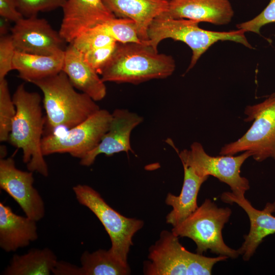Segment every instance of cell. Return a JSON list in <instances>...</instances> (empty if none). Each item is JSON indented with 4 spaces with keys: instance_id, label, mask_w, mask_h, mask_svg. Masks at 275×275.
Listing matches in <instances>:
<instances>
[{
    "instance_id": "ba28073f",
    "label": "cell",
    "mask_w": 275,
    "mask_h": 275,
    "mask_svg": "<svg viewBox=\"0 0 275 275\" xmlns=\"http://www.w3.org/2000/svg\"><path fill=\"white\" fill-rule=\"evenodd\" d=\"M73 191L79 203L89 209L103 226L111 241L110 252L120 261L128 264L132 238L142 228L144 222L121 214L89 185H76L73 187Z\"/></svg>"
},
{
    "instance_id": "277c9868",
    "label": "cell",
    "mask_w": 275,
    "mask_h": 275,
    "mask_svg": "<svg viewBox=\"0 0 275 275\" xmlns=\"http://www.w3.org/2000/svg\"><path fill=\"white\" fill-rule=\"evenodd\" d=\"M199 22L184 18H173L163 14L153 19L148 29V44L158 51L159 43L172 39L185 43L192 51L190 62L187 71L213 44L219 41H231L252 48L242 29L229 32H216L204 30Z\"/></svg>"
},
{
    "instance_id": "30bf717a",
    "label": "cell",
    "mask_w": 275,
    "mask_h": 275,
    "mask_svg": "<svg viewBox=\"0 0 275 275\" xmlns=\"http://www.w3.org/2000/svg\"><path fill=\"white\" fill-rule=\"evenodd\" d=\"M182 163L191 167L200 176H212L228 185L235 195H244L250 189L249 180L240 175V168L252 153L244 151L240 155L212 156L207 154L203 146L195 142L190 150L178 152Z\"/></svg>"
},
{
    "instance_id": "4dcf8cb0",
    "label": "cell",
    "mask_w": 275,
    "mask_h": 275,
    "mask_svg": "<svg viewBox=\"0 0 275 275\" xmlns=\"http://www.w3.org/2000/svg\"><path fill=\"white\" fill-rule=\"evenodd\" d=\"M0 15L14 22L24 17L18 11L15 0H0Z\"/></svg>"
},
{
    "instance_id": "5bb4252c",
    "label": "cell",
    "mask_w": 275,
    "mask_h": 275,
    "mask_svg": "<svg viewBox=\"0 0 275 275\" xmlns=\"http://www.w3.org/2000/svg\"><path fill=\"white\" fill-rule=\"evenodd\" d=\"M222 201L233 204L236 203L247 214L250 222L249 233L243 236L244 241L238 251L244 261H249L255 253L263 239L275 233V201L266 204L262 210L254 208L244 195H235L232 192H224Z\"/></svg>"
},
{
    "instance_id": "9c48e42d",
    "label": "cell",
    "mask_w": 275,
    "mask_h": 275,
    "mask_svg": "<svg viewBox=\"0 0 275 275\" xmlns=\"http://www.w3.org/2000/svg\"><path fill=\"white\" fill-rule=\"evenodd\" d=\"M112 119V113L100 108L85 121L63 133L46 135L42 141L44 156L67 153L82 159L99 144Z\"/></svg>"
},
{
    "instance_id": "ffe728a7",
    "label": "cell",
    "mask_w": 275,
    "mask_h": 275,
    "mask_svg": "<svg viewBox=\"0 0 275 275\" xmlns=\"http://www.w3.org/2000/svg\"><path fill=\"white\" fill-rule=\"evenodd\" d=\"M184 169V179L180 194L174 195L169 193L165 200L166 204L171 206L172 210L166 216V222L173 227L176 226L198 207L197 197L202 184L209 177L197 175L193 169L182 163Z\"/></svg>"
},
{
    "instance_id": "4316f807",
    "label": "cell",
    "mask_w": 275,
    "mask_h": 275,
    "mask_svg": "<svg viewBox=\"0 0 275 275\" xmlns=\"http://www.w3.org/2000/svg\"><path fill=\"white\" fill-rule=\"evenodd\" d=\"M67 0H15L17 8L23 17L37 16L40 12L62 8Z\"/></svg>"
},
{
    "instance_id": "f1b7e54d",
    "label": "cell",
    "mask_w": 275,
    "mask_h": 275,
    "mask_svg": "<svg viewBox=\"0 0 275 275\" xmlns=\"http://www.w3.org/2000/svg\"><path fill=\"white\" fill-rule=\"evenodd\" d=\"M117 44L116 42L82 54L87 62L100 74L114 53Z\"/></svg>"
},
{
    "instance_id": "83f0119b",
    "label": "cell",
    "mask_w": 275,
    "mask_h": 275,
    "mask_svg": "<svg viewBox=\"0 0 275 275\" xmlns=\"http://www.w3.org/2000/svg\"><path fill=\"white\" fill-rule=\"evenodd\" d=\"M275 22V0H270L265 8L254 18L237 25L238 29L246 32L260 34V29L264 25Z\"/></svg>"
},
{
    "instance_id": "603a6c76",
    "label": "cell",
    "mask_w": 275,
    "mask_h": 275,
    "mask_svg": "<svg viewBox=\"0 0 275 275\" xmlns=\"http://www.w3.org/2000/svg\"><path fill=\"white\" fill-rule=\"evenodd\" d=\"M81 275H127L130 273L128 264L117 259L109 250L84 252L80 257Z\"/></svg>"
},
{
    "instance_id": "7a4b0ae2",
    "label": "cell",
    "mask_w": 275,
    "mask_h": 275,
    "mask_svg": "<svg viewBox=\"0 0 275 275\" xmlns=\"http://www.w3.org/2000/svg\"><path fill=\"white\" fill-rule=\"evenodd\" d=\"M175 62L170 55L158 53L146 43H118L116 49L100 75L104 82L138 85L171 76Z\"/></svg>"
},
{
    "instance_id": "e0dca14e",
    "label": "cell",
    "mask_w": 275,
    "mask_h": 275,
    "mask_svg": "<svg viewBox=\"0 0 275 275\" xmlns=\"http://www.w3.org/2000/svg\"><path fill=\"white\" fill-rule=\"evenodd\" d=\"M73 86L94 101L102 100L106 88L98 73L85 60L82 54L71 44L64 50L62 68Z\"/></svg>"
},
{
    "instance_id": "f546056e",
    "label": "cell",
    "mask_w": 275,
    "mask_h": 275,
    "mask_svg": "<svg viewBox=\"0 0 275 275\" xmlns=\"http://www.w3.org/2000/svg\"><path fill=\"white\" fill-rule=\"evenodd\" d=\"M16 48L11 35L1 36L0 38V80L5 78L13 69V62Z\"/></svg>"
},
{
    "instance_id": "484cf974",
    "label": "cell",
    "mask_w": 275,
    "mask_h": 275,
    "mask_svg": "<svg viewBox=\"0 0 275 275\" xmlns=\"http://www.w3.org/2000/svg\"><path fill=\"white\" fill-rule=\"evenodd\" d=\"M116 42L110 36L92 28L77 37L70 44L84 54Z\"/></svg>"
},
{
    "instance_id": "836d02e7",
    "label": "cell",
    "mask_w": 275,
    "mask_h": 275,
    "mask_svg": "<svg viewBox=\"0 0 275 275\" xmlns=\"http://www.w3.org/2000/svg\"><path fill=\"white\" fill-rule=\"evenodd\" d=\"M7 154V147L4 145H1L0 146V159H3L6 158Z\"/></svg>"
},
{
    "instance_id": "d6986e66",
    "label": "cell",
    "mask_w": 275,
    "mask_h": 275,
    "mask_svg": "<svg viewBox=\"0 0 275 275\" xmlns=\"http://www.w3.org/2000/svg\"><path fill=\"white\" fill-rule=\"evenodd\" d=\"M36 221L14 213L0 203V246L6 252L28 246L38 238Z\"/></svg>"
},
{
    "instance_id": "cb8c5ba5",
    "label": "cell",
    "mask_w": 275,
    "mask_h": 275,
    "mask_svg": "<svg viewBox=\"0 0 275 275\" xmlns=\"http://www.w3.org/2000/svg\"><path fill=\"white\" fill-rule=\"evenodd\" d=\"M93 28L118 43H145L140 38L136 24L130 19L115 17Z\"/></svg>"
},
{
    "instance_id": "3957f363",
    "label": "cell",
    "mask_w": 275,
    "mask_h": 275,
    "mask_svg": "<svg viewBox=\"0 0 275 275\" xmlns=\"http://www.w3.org/2000/svg\"><path fill=\"white\" fill-rule=\"evenodd\" d=\"M32 83L43 93L45 123L50 133L60 127L75 126L100 109L90 97L75 90L63 71Z\"/></svg>"
},
{
    "instance_id": "7402d4cb",
    "label": "cell",
    "mask_w": 275,
    "mask_h": 275,
    "mask_svg": "<svg viewBox=\"0 0 275 275\" xmlns=\"http://www.w3.org/2000/svg\"><path fill=\"white\" fill-rule=\"evenodd\" d=\"M58 262L50 249H33L23 255H14L3 272L5 275H49Z\"/></svg>"
},
{
    "instance_id": "9a60e30c",
    "label": "cell",
    "mask_w": 275,
    "mask_h": 275,
    "mask_svg": "<svg viewBox=\"0 0 275 275\" xmlns=\"http://www.w3.org/2000/svg\"><path fill=\"white\" fill-rule=\"evenodd\" d=\"M112 115L107 131L98 146L80 159L81 165L90 166L97 156L102 154L109 156L121 152L134 153L130 145V134L133 129L143 121V118L126 109L117 108Z\"/></svg>"
},
{
    "instance_id": "5b68a950",
    "label": "cell",
    "mask_w": 275,
    "mask_h": 275,
    "mask_svg": "<svg viewBox=\"0 0 275 275\" xmlns=\"http://www.w3.org/2000/svg\"><path fill=\"white\" fill-rule=\"evenodd\" d=\"M149 261H145L143 272L147 275H209L213 266L228 257L203 256L187 251L172 231L163 230L149 249Z\"/></svg>"
},
{
    "instance_id": "2e32d148",
    "label": "cell",
    "mask_w": 275,
    "mask_h": 275,
    "mask_svg": "<svg viewBox=\"0 0 275 275\" xmlns=\"http://www.w3.org/2000/svg\"><path fill=\"white\" fill-rule=\"evenodd\" d=\"M163 15L216 25L228 24L234 16L229 0H170Z\"/></svg>"
},
{
    "instance_id": "44dd1931",
    "label": "cell",
    "mask_w": 275,
    "mask_h": 275,
    "mask_svg": "<svg viewBox=\"0 0 275 275\" xmlns=\"http://www.w3.org/2000/svg\"><path fill=\"white\" fill-rule=\"evenodd\" d=\"M64 51L52 55L33 54L16 50L13 69L18 76L30 82L47 77L62 71Z\"/></svg>"
},
{
    "instance_id": "8fae6325",
    "label": "cell",
    "mask_w": 275,
    "mask_h": 275,
    "mask_svg": "<svg viewBox=\"0 0 275 275\" xmlns=\"http://www.w3.org/2000/svg\"><path fill=\"white\" fill-rule=\"evenodd\" d=\"M33 173L17 169L12 157L0 159L1 188L17 203L25 216L37 222L45 215V206L33 186Z\"/></svg>"
},
{
    "instance_id": "6da1fadb",
    "label": "cell",
    "mask_w": 275,
    "mask_h": 275,
    "mask_svg": "<svg viewBox=\"0 0 275 275\" xmlns=\"http://www.w3.org/2000/svg\"><path fill=\"white\" fill-rule=\"evenodd\" d=\"M16 112L12 121L8 142L21 149L22 160L28 171L48 175L47 164L42 150L43 127L41 97L39 94L27 91L19 85L12 96Z\"/></svg>"
},
{
    "instance_id": "4fadbf2b",
    "label": "cell",
    "mask_w": 275,
    "mask_h": 275,
    "mask_svg": "<svg viewBox=\"0 0 275 275\" xmlns=\"http://www.w3.org/2000/svg\"><path fill=\"white\" fill-rule=\"evenodd\" d=\"M62 8L59 32L69 44L80 35L116 17L102 0H67Z\"/></svg>"
},
{
    "instance_id": "ac0fdd59",
    "label": "cell",
    "mask_w": 275,
    "mask_h": 275,
    "mask_svg": "<svg viewBox=\"0 0 275 275\" xmlns=\"http://www.w3.org/2000/svg\"><path fill=\"white\" fill-rule=\"evenodd\" d=\"M106 8L116 17L132 20L141 39L148 44V29L158 16L168 9L165 0H102Z\"/></svg>"
},
{
    "instance_id": "8992f818",
    "label": "cell",
    "mask_w": 275,
    "mask_h": 275,
    "mask_svg": "<svg viewBox=\"0 0 275 275\" xmlns=\"http://www.w3.org/2000/svg\"><path fill=\"white\" fill-rule=\"evenodd\" d=\"M231 214L229 207H218L214 202L206 199L193 213L173 227L171 231L179 237L193 240L198 254L209 250L218 255L236 258L240 255L238 250L228 246L222 235V230Z\"/></svg>"
},
{
    "instance_id": "e575fe53",
    "label": "cell",
    "mask_w": 275,
    "mask_h": 275,
    "mask_svg": "<svg viewBox=\"0 0 275 275\" xmlns=\"http://www.w3.org/2000/svg\"><path fill=\"white\" fill-rule=\"evenodd\" d=\"M165 1H170V0H165Z\"/></svg>"
},
{
    "instance_id": "7c38bea8",
    "label": "cell",
    "mask_w": 275,
    "mask_h": 275,
    "mask_svg": "<svg viewBox=\"0 0 275 275\" xmlns=\"http://www.w3.org/2000/svg\"><path fill=\"white\" fill-rule=\"evenodd\" d=\"M16 50L33 54L52 55L64 51L66 42L44 18L23 17L10 30Z\"/></svg>"
},
{
    "instance_id": "1f68e13d",
    "label": "cell",
    "mask_w": 275,
    "mask_h": 275,
    "mask_svg": "<svg viewBox=\"0 0 275 275\" xmlns=\"http://www.w3.org/2000/svg\"><path fill=\"white\" fill-rule=\"evenodd\" d=\"M56 275H81L80 267L64 261H58L52 270Z\"/></svg>"
},
{
    "instance_id": "d6a6232c",
    "label": "cell",
    "mask_w": 275,
    "mask_h": 275,
    "mask_svg": "<svg viewBox=\"0 0 275 275\" xmlns=\"http://www.w3.org/2000/svg\"><path fill=\"white\" fill-rule=\"evenodd\" d=\"M10 20L1 16L0 18V35L1 36L7 35L9 30H11Z\"/></svg>"
},
{
    "instance_id": "d4e9b609",
    "label": "cell",
    "mask_w": 275,
    "mask_h": 275,
    "mask_svg": "<svg viewBox=\"0 0 275 275\" xmlns=\"http://www.w3.org/2000/svg\"><path fill=\"white\" fill-rule=\"evenodd\" d=\"M16 112L6 78L0 80V141L8 142L11 125Z\"/></svg>"
},
{
    "instance_id": "52a82bcc",
    "label": "cell",
    "mask_w": 275,
    "mask_h": 275,
    "mask_svg": "<svg viewBox=\"0 0 275 275\" xmlns=\"http://www.w3.org/2000/svg\"><path fill=\"white\" fill-rule=\"evenodd\" d=\"M244 113V120L253 121L252 126L240 139L224 145L219 155L249 151L257 161L269 157L275 161V93L261 103L246 106Z\"/></svg>"
}]
</instances>
